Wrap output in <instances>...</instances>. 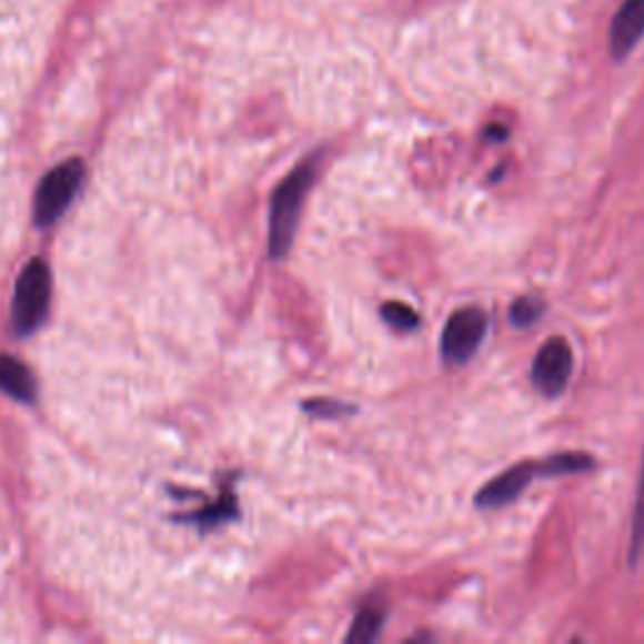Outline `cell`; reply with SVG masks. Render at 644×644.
I'll return each mask as SVG.
<instances>
[{"label": "cell", "instance_id": "11", "mask_svg": "<svg viewBox=\"0 0 644 644\" xmlns=\"http://www.w3.org/2000/svg\"><path fill=\"white\" fill-rule=\"evenodd\" d=\"M381 318L398 333H413L421 328V315L401 300H388L381 305Z\"/></svg>", "mask_w": 644, "mask_h": 644}, {"label": "cell", "instance_id": "9", "mask_svg": "<svg viewBox=\"0 0 644 644\" xmlns=\"http://www.w3.org/2000/svg\"><path fill=\"white\" fill-rule=\"evenodd\" d=\"M385 620H388V610L381 607V604H373V602L363 604V607L355 612L353 624H350V630L345 634V642L348 644L375 642L378 637H381Z\"/></svg>", "mask_w": 644, "mask_h": 644}, {"label": "cell", "instance_id": "2", "mask_svg": "<svg viewBox=\"0 0 644 644\" xmlns=\"http://www.w3.org/2000/svg\"><path fill=\"white\" fill-rule=\"evenodd\" d=\"M489 335V315L479 305L453 310L441 333V360L449 368H461L479 353Z\"/></svg>", "mask_w": 644, "mask_h": 644}, {"label": "cell", "instance_id": "8", "mask_svg": "<svg viewBox=\"0 0 644 644\" xmlns=\"http://www.w3.org/2000/svg\"><path fill=\"white\" fill-rule=\"evenodd\" d=\"M0 391L21 403L36 401V378L31 368H26L13 355H0Z\"/></svg>", "mask_w": 644, "mask_h": 644}, {"label": "cell", "instance_id": "10", "mask_svg": "<svg viewBox=\"0 0 644 644\" xmlns=\"http://www.w3.org/2000/svg\"><path fill=\"white\" fill-rule=\"evenodd\" d=\"M642 554H644V459L640 469L637 499H634V511H632V534H630V552H627L630 570H634V566L640 564Z\"/></svg>", "mask_w": 644, "mask_h": 644}, {"label": "cell", "instance_id": "1", "mask_svg": "<svg viewBox=\"0 0 644 644\" xmlns=\"http://www.w3.org/2000/svg\"><path fill=\"white\" fill-rule=\"evenodd\" d=\"M320 167V154H312L302 159L292 172L282 179L278 189L270 199V232H268V254L270 260L280 262L285 260L292 244H295L298 224L302 207L310 194L312 184H315Z\"/></svg>", "mask_w": 644, "mask_h": 644}, {"label": "cell", "instance_id": "12", "mask_svg": "<svg viewBox=\"0 0 644 644\" xmlns=\"http://www.w3.org/2000/svg\"><path fill=\"white\" fill-rule=\"evenodd\" d=\"M302 411L308 415H315L320 421H338L358 413L353 403L333 401V398H308V401H302Z\"/></svg>", "mask_w": 644, "mask_h": 644}, {"label": "cell", "instance_id": "3", "mask_svg": "<svg viewBox=\"0 0 644 644\" xmlns=\"http://www.w3.org/2000/svg\"><path fill=\"white\" fill-rule=\"evenodd\" d=\"M51 302V270L43 260H31L16 282L13 325L21 335L41 328Z\"/></svg>", "mask_w": 644, "mask_h": 644}, {"label": "cell", "instance_id": "13", "mask_svg": "<svg viewBox=\"0 0 644 644\" xmlns=\"http://www.w3.org/2000/svg\"><path fill=\"white\" fill-rule=\"evenodd\" d=\"M546 312V305L539 298H516L511 302V310H509V320L514 328H529L534 325V322L542 318Z\"/></svg>", "mask_w": 644, "mask_h": 644}, {"label": "cell", "instance_id": "6", "mask_svg": "<svg viewBox=\"0 0 644 644\" xmlns=\"http://www.w3.org/2000/svg\"><path fill=\"white\" fill-rule=\"evenodd\" d=\"M536 476L546 479L544 459L521 461L516 463V466L499 473L496 479L483 483L476 494H473V506L481 511H496V509L514 504V501L524 494V491L529 489V483H532Z\"/></svg>", "mask_w": 644, "mask_h": 644}, {"label": "cell", "instance_id": "7", "mask_svg": "<svg viewBox=\"0 0 644 644\" xmlns=\"http://www.w3.org/2000/svg\"><path fill=\"white\" fill-rule=\"evenodd\" d=\"M644 38V0H624L610 23V53L624 61Z\"/></svg>", "mask_w": 644, "mask_h": 644}, {"label": "cell", "instance_id": "4", "mask_svg": "<svg viewBox=\"0 0 644 644\" xmlns=\"http://www.w3.org/2000/svg\"><path fill=\"white\" fill-rule=\"evenodd\" d=\"M81 179H83L81 159L66 161V164L56 167L53 172L43 177V182L36 192V210H33L38 227L53 224L66 210H69L71 199L81 187Z\"/></svg>", "mask_w": 644, "mask_h": 644}, {"label": "cell", "instance_id": "5", "mask_svg": "<svg viewBox=\"0 0 644 644\" xmlns=\"http://www.w3.org/2000/svg\"><path fill=\"white\" fill-rule=\"evenodd\" d=\"M572 373H574V350L570 345V340L562 335L546 338L532 360V373H529L532 385L544 398H559L566 391V385H570Z\"/></svg>", "mask_w": 644, "mask_h": 644}, {"label": "cell", "instance_id": "14", "mask_svg": "<svg viewBox=\"0 0 644 644\" xmlns=\"http://www.w3.org/2000/svg\"><path fill=\"white\" fill-rule=\"evenodd\" d=\"M509 137V131L504 129V127H491V129H486V139H506Z\"/></svg>", "mask_w": 644, "mask_h": 644}]
</instances>
